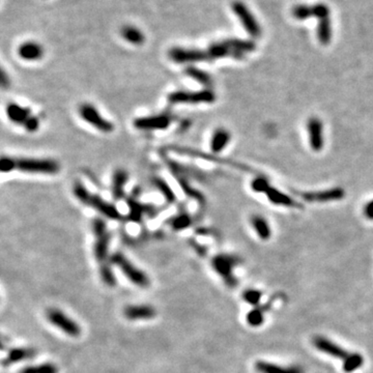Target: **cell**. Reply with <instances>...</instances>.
<instances>
[{"label": "cell", "instance_id": "cell-7", "mask_svg": "<svg viewBox=\"0 0 373 373\" xmlns=\"http://www.w3.org/2000/svg\"><path fill=\"white\" fill-rule=\"evenodd\" d=\"M239 263L240 258L227 254L217 255L212 260V266L214 270L218 273V275H220L223 278L224 282L229 287H235L238 284L237 279L233 276V269Z\"/></svg>", "mask_w": 373, "mask_h": 373}, {"label": "cell", "instance_id": "cell-2", "mask_svg": "<svg viewBox=\"0 0 373 373\" xmlns=\"http://www.w3.org/2000/svg\"><path fill=\"white\" fill-rule=\"evenodd\" d=\"M73 192L76 198L80 202H82L83 205L90 207L91 209L97 211L104 217L116 221L123 219V216L115 206L110 204V202L106 201L101 196L90 193L86 186L82 184L80 181H76L74 183Z\"/></svg>", "mask_w": 373, "mask_h": 373}, {"label": "cell", "instance_id": "cell-27", "mask_svg": "<svg viewBox=\"0 0 373 373\" xmlns=\"http://www.w3.org/2000/svg\"><path fill=\"white\" fill-rule=\"evenodd\" d=\"M175 176L177 177V181L180 185V188L182 189V191L188 195L189 197H192L194 198L195 200H197L199 204H205L206 202V199H205V196L202 195L199 191H197L196 189H194L193 186L191 185V183L189 182V180L186 179L185 175L183 174H175Z\"/></svg>", "mask_w": 373, "mask_h": 373}, {"label": "cell", "instance_id": "cell-18", "mask_svg": "<svg viewBox=\"0 0 373 373\" xmlns=\"http://www.w3.org/2000/svg\"><path fill=\"white\" fill-rule=\"evenodd\" d=\"M129 180V173L124 169H116L112 177V196L114 199L119 200L124 195V188Z\"/></svg>", "mask_w": 373, "mask_h": 373}, {"label": "cell", "instance_id": "cell-1", "mask_svg": "<svg viewBox=\"0 0 373 373\" xmlns=\"http://www.w3.org/2000/svg\"><path fill=\"white\" fill-rule=\"evenodd\" d=\"M17 170L20 172L31 174L54 175L59 172V163L52 159H35V158H12L4 157L0 161L2 173H9Z\"/></svg>", "mask_w": 373, "mask_h": 373}, {"label": "cell", "instance_id": "cell-15", "mask_svg": "<svg viewBox=\"0 0 373 373\" xmlns=\"http://www.w3.org/2000/svg\"><path fill=\"white\" fill-rule=\"evenodd\" d=\"M37 353V349L33 347H14L8 351L7 356L3 360V365L10 366L22 361L34 359Z\"/></svg>", "mask_w": 373, "mask_h": 373}, {"label": "cell", "instance_id": "cell-13", "mask_svg": "<svg viewBox=\"0 0 373 373\" xmlns=\"http://www.w3.org/2000/svg\"><path fill=\"white\" fill-rule=\"evenodd\" d=\"M6 113L8 116V119L18 126H24L26 121L33 116V112H31L28 107L22 106L18 103H9L6 107Z\"/></svg>", "mask_w": 373, "mask_h": 373}, {"label": "cell", "instance_id": "cell-3", "mask_svg": "<svg viewBox=\"0 0 373 373\" xmlns=\"http://www.w3.org/2000/svg\"><path fill=\"white\" fill-rule=\"evenodd\" d=\"M110 262L113 266H116L120 272L126 276L130 281L138 287H148L150 284V280L147 275L139 268L121 252H115L110 257Z\"/></svg>", "mask_w": 373, "mask_h": 373}, {"label": "cell", "instance_id": "cell-5", "mask_svg": "<svg viewBox=\"0 0 373 373\" xmlns=\"http://www.w3.org/2000/svg\"><path fill=\"white\" fill-rule=\"evenodd\" d=\"M216 101L215 92L211 88L201 90H176L168 95V102L172 105L212 104Z\"/></svg>", "mask_w": 373, "mask_h": 373}, {"label": "cell", "instance_id": "cell-38", "mask_svg": "<svg viewBox=\"0 0 373 373\" xmlns=\"http://www.w3.org/2000/svg\"><path fill=\"white\" fill-rule=\"evenodd\" d=\"M313 14H314L315 17L320 19V18H324V17H329L330 11H329V8L326 7L325 5L318 4L316 6H313Z\"/></svg>", "mask_w": 373, "mask_h": 373}, {"label": "cell", "instance_id": "cell-20", "mask_svg": "<svg viewBox=\"0 0 373 373\" xmlns=\"http://www.w3.org/2000/svg\"><path fill=\"white\" fill-rule=\"evenodd\" d=\"M231 135L223 128L217 129L211 138V149L214 153H220L230 142Z\"/></svg>", "mask_w": 373, "mask_h": 373}, {"label": "cell", "instance_id": "cell-22", "mask_svg": "<svg viewBox=\"0 0 373 373\" xmlns=\"http://www.w3.org/2000/svg\"><path fill=\"white\" fill-rule=\"evenodd\" d=\"M256 369L261 373H304L300 367H281L266 362H258Z\"/></svg>", "mask_w": 373, "mask_h": 373}, {"label": "cell", "instance_id": "cell-30", "mask_svg": "<svg viewBox=\"0 0 373 373\" xmlns=\"http://www.w3.org/2000/svg\"><path fill=\"white\" fill-rule=\"evenodd\" d=\"M19 373H58V368L53 363H43L23 367Z\"/></svg>", "mask_w": 373, "mask_h": 373}, {"label": "cell", "instance_id": "cell-14", "mask_svg": "<svg viewBox=\"0 0 373 373\" xmlns=\"http://www.w3.org/2000/svg\"><path fill=\"white\" fill-rule=\"evenodd\" d=\"M313 344L321 352H324L326 354L332 355L334 357H337V359H341L343 361L349 354L346 350H344L341 346L337 345L333 341H330L325 337H315L313 340Z\"/></svg>", "mask_w": 373, "mask_h": 373}, {"label": "cell", "instance_id": "cell-33", "mask_svg": "<svg viewBox=\"0 0 373 373\" xmlns=\"http://www.w3.org/2000/svg\"><path fill=\"white\" fill-rule=\"evenodd\" d=\"M292 15L295 19L298 20H306L310 17L314 16L313 14V7H309L305 5L295 6L292 10Z\"/></svg>", "mask_w": 373, "mask_h": 373}, {"label": "cell", "instance_id": "cell-26", "mask_svg": "<svg viewBox=\"0 0 373 373\" xmlns=\"http://www.w3.org/2000/svg\"><path fill=\"white\" fill-rule=\"evenodd\" d=\"M152 183L154 184L155 188H157L160 193L164 196L165 200L168 202V204H173L176 200V195L175 193L171 189V186L165 179H163L160 176H154L152 178Z\"/></svg>", "mask_w": 373, "mask_h": 373}, {"label": "cell", "instance_id": "cell-12", "mask_svg": "<svg viewBox=\"0 0 373 373\" xmlns=\"http://www.w3.org/2000/svg\"><path fill=\"white\" fill-rule=\"evenodd\" d=\"M123 315L129 320H148L157 315V311L150 305H129L123 309Z\"/></svg>", "mask_w": 373, "mask_h": 373}, {"label": "cell", "instance_id": "cell-28", "mask_svg": "<svg viewBox=\"0 0 373 373\" xmlns=\"http://www.w3.org/2000/svg\"><path fill=\"white\" fill-rule=\"evenodd\" d=\"M251 222H252V226L254 227L256 233L259 236L260 239H262V240L270 239L271 228H270L267 220L264 219V218H262L261 216L255 215L254 217H252Z\"/></svg>", "mask_w": 373, "mask_h": 373}, {"label": "cell", "instance_id": "cell-39", "mask_svg": "<svg viewBox=\"0 0 373 373\" xmlns=\"http://www.w3.org/2000/svg\"><path fill=\"white\" fill-rule=\"evenodd\" d=\"M364 214H365L366 218H368V219L373 220V200H371L370 202H368V204L366 205V207L364 209Z\"/></svg>", "mask_w": 373, "mask_h": 373}, {"label": "cell", "instance_id": "cell-21", "mask_svg": "<svg viewBox=\"0 0 373 373\" xmlns=\"http://www.w3.org/2000/svg\"><path fill=\"white\" fill-rule=\"evenodd\" d=\"M264 193L267 194L270 201L273 202V204H275V205L290 207V208H298V207L300 208L301 207V205L298 204V202H295L294 200H292L290 197H288L284 193L279 192L277 189L273 188V186H271V185L269 186L267 191Z\"/></svg>", "mask_w": 373, "mask_h": 373}, {"label": "cell", "instance_id": "cell-19", "mask_svg": "<svg viewBox=\"0 0 373 373\" xmlns=\"http://www.w3.org/2000/svg\"><path fill=\"white\" fill-rule=\"evenodd\" d=\"M303 198L307 201H317V202H326V201H333V200H339L344 196V191L342 189H333L328 191H322V192H316V193H305L302 195Z\"/></svg>", "mask_w": 373, "mask_h": 373}, {"label": "cell", "instance_id": "cell-11", "mask_svg": "<svg viewBox=\"0 0 373 373\" xmlns=\"http://www.w3.org/2000/svg\"><path fill=\"white\" fill-rule=\"evenodd\" d=\"M232 10L242 21L243 26L248 31L249 35L253 38H259L261 35L260 26L247 7L241 2H235L232 4Z\"/></svg>", "mask_w": 373, "mask_h": 373}, {"label": "cell", "instance_id": "cell-37", "mask_svg": "<svg viewBox=\"0 0 373 373\" xmlns=\"http://www.w3.org/2000/svg\"><path fill=\"white\" fill-rule=\"evenodd\" d=\"M269 186H270L269 181L266 178H263V177H257L252 182V189L255 192L264 193V192L267 191V189L269 188Z\"/></svg>", "mask_w": 373, "mask_h": 373}, {"label": "cell", "instance_id": "cell-25", "mask_svg": "<svg viewBox=\"0 0 373 373\" xmlns=\"http://www.w3.org/2000/svg\"><path fill=\"white\" fill-rule=\"evenodd\" d=\"M192 224H193L192 216L185 212H181L177 214L169 221L170 227L175 231L184 230L186 228H189L190 226H192Z\"/></svg>", "mask_w": 373, "mask_h": 373}, {"label": "cell", "instance_id": "cell-29", "mask_svg": "<svg viewBox=\"0 0 373 373\" xmlns=\"http://www.w3.org/2000/svg\"><path fill=\"white\" fill-rule=\"evenodd\" d=\"M317 34H318V39L322 45H328L330 43L332 31H331V23H330L329 17H324V18L319 19Z\"/></svg>", "mask_w": 373, "mask_h": 373}, {"label": "cell", "instance_id": "cell-31", "mask_svg": "<svg viewBox=\"0 0 373 373\" xmlns=\"http://www.w3.org/2000/svg\"><path fill=\"white\" fill-rule=\"evenodd\" d=\"M364 363L363 356L359 353H349L343 361V369L345 372H353L359 369Z\"/></svg>", "mask_w": 373, "mask_h": 373}, {"label": "cell", "instance_id": "cell-8", "mask_svg": "<svg viewBox=\"0 0 373 373\" xmlns=\"http://www.w3.org/2000/svg\"><path fill=\"white\" fill-rule=\"evenodd\" d=\"M46 317L48 321L56 326L57 329L67 334L71 337H78L81 334V328L75 320L69 317L66 313L62 312L61 310L56 308H51L47 310Z\"/></svg>", "mask_w": 373, "mask_h": 373}, {"label": "cell", "instance_id": "cell-32", "mask_svg": "<svg viewBox=\"0 0 373 373\" xmlns=\"http://www.w3.org/2000/svg\"><path fill=\"white\" fill-rule=\"evenodd\" d=\"M110 264L111 263H107V264H104V266H101L100 267V275H101L103 282L106 285L113 287L116 284V279H115V276L113 274V271L111 269Z\"/></svg>", "mask_w": 373, "mask_h": 373}, {"label": "cell", "instance_id": "cell-40", "mask_svg": "<svg viewBox=\"0 0 373 373\" xmlns=\"http://www.w3.org/2000/svg\"><path fill=\"white\" fill-rule=\"evenodd\" d=\"M0 83H2L3 88H7V87H9V85H10L9 76L6 74V72H5L4 70H3V72H2V76H0Z\"/></svg>", "mask_w": 373, "mask_h": 373}, {"label": "cell", "instance_id": "cell-23", "mask_svg": "<svg viewBox=\"0 0 373 373\" xmlns=\"http://www.w3.org/2000/svg\"><path fill=\"white\" fill-rule=\"evenodd\" d=\"M121 37L126 40L128 43L132 44V45H135V46H139V45H142L144 43V35L142 34V31H140L138 28L134 27V26H124L122 27L121 31Z\"/></svg>", "mask_w": 373, "mask_h": 373}, {"label": "cell", "instance_id": "cell-17", "mask_svg": "<svg viewBox=\"0 0 373 373\" xmlns=\"http://www.w3.org/2000/svg\"><path fill=\"white\" fill-rule=\"evenodd\" d=\"M18 55L20 58L26 61L40 60L44 55L43 47L35 42L23 43L18 49Z\"/></svg>", "mask_w": 373, "mask_h": 373}, {"label": "cell", "instance_id": "cell-34", "mask_svg": "<svg viewBox=\"0 0 373 373\" xmlns=\"http://www.w3.org/2000/svg\"><path fill=\"white\" fill-rule=\"evenodd\" d=\"M248 323L252 326H258L263 322V315L262 312L258 309H253L247 315Z\"/></svg>", "mask_w": 373, "mask_h": 373}, {"label": "cell", "instance_id": "cell-35", "mask_svg": "<svg viewBox=\"0 0 373 373\" xmlns=\"http://www.w3.org/2000/svg\"><path fill=\"white\" fill-rule=\"evenodd\" d=\"M243 297H244V300H245L247 303H249V304H251V305L255 306V305H257V304L259 303V301H260L261 293H260L259 291H257V290L250 289V290H246V291L244 292V294H243Z\"/></svg>", "mask_w": 373, "mask_h": 373}, {"label": "cell", "instance_id": "cell-9", "mask_svg": "<svg viewBox=\"0 0 373 373\" xmlns=\"http://www.w3.org/2000/svg\"><path fill=\"white\" fill-rule=\"evenodd\" d=\"M174 117L170 113H160L155 115L138 117L133 124L140 131H163L168 129L172 123Z\"/></svg>", "mask_w": 373, "mask_h": 373}, {"label": "cell", "instance_id": "cell-6", "mask_svg": "<svg viewBox=\"0 0 373 373\" xmlns=\"http://www.w3.org/2000/svg\"><path fill=\"white\" fill-rule=\"evenodd\" d=\"M78 113L90 127L95 128L104 134H110L114 131L113 122L105 118L95 105L84 103L80 105L79 109H78Z\"/></svg>", "mask_w": 373, "mask_h": 373}, {"label": "cell", "instance_id": "cell-36", "mask_svg": "<svg viewBox=\"0 0 373 373\" xmlns=\"http://www.w3.org/2000/svg\"><path fill=\"white\" fill-rule=\"evenodd\" d=\"M40 126H41V122H40V119L39 117H37L35 114L31 116L27 121L26 123L23 126V128L28 132V133H35L37 132L39 129H40Z\"/></svg>", "mask_w": 373, "mask_h": 373}, {"label": "cell", "instance_id": "cell-24", "mask_svg": "<svg viewBox=\"0 0 373 373\" xmlns=\"http://www.w3.org/2000/svg\"><path fill=\"white\" fill-rule=\"evenodd\" d=\"M184 73H185L186 76L192 78L193 80H195L198 83H200V84H202L204 86H206L207 88H209L212 85V83H213L212 77L210 76V74H208L207 72L202 71V70H200L198 68H195L193 66H190V67L186 68L184 70Z\"/></svg>", "mask_w": 373, "mask_h": 373}, {"label": "cell", "instance_id": "cell-16", "mask_svg": "<svg viewBox=\"0 0 373 373\" xmlns=\"http://www.w3.org/2000/svg\"><path fill=\"white\" fill-rule=\"evenodd\" d=\"M308 131L311 147L315 151H319L323 146L321 121L316 117L310 118L308 121Z\"/></svg>", "mask_w": 373, "mask_h": 373}, {"label": "cell", "instance_id": "cell-10", "mask_svg": "<svg viewBox=\"0 0 373 373\" xmlns=\"http://www.w3.org/2000/svg\"><path fill=\"white\" fill-rule=\"evenodd\" d=\"M169 58L175 64H193V62L210 61L207 50L186 49L175 47L168 53Z\"/></svg>", "mask_w": 373, "mask_h": 373}, {"label": "cell", "instance_id": "cell-4", "mask_svg": "<svg viewBox=\"0 0 373 373\" xmlns=\"http://www.w3.org/2000/svg\"><path fill=\"white\" fill-rule=\"evenodd\" d=\"M92 229L95 233V245H93V254L100 267L110 262L109 257V245H110V233H109L105 221L102 218H97L92 222Z\"/></svg>", "mask_w": 373, "mask_h": 373}]
</instances>
